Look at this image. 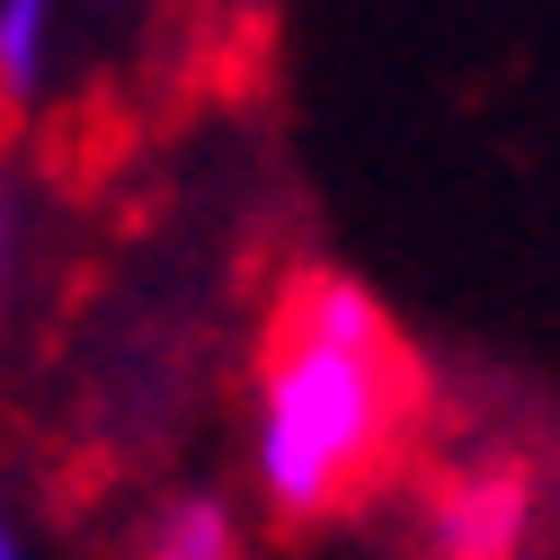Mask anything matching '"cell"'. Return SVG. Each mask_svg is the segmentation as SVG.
Here are the masks:
<instances>
[{"mask_svg":"<svg viewBox=\"0 0 560 560\" xmlns=\"http://www.w3.org/2000/svg\"><path fill=\"white\" fill-rule=\"evenodd\" d=\"M62 0H0V116H27L62 81Z\"/></svg>","mask_w":560,"mask_h":560,"instance_id":"cell-3","label":"cell"},{"mask_svg":"<svg viewBox=\"0 0 560 560\" xmlns=\"http://www.w3.org/2000/svg\"><path fill=\"white\" fill-rule=\"evenodd\" d=\"M409 428H418V365L383 294L338 267L285 276L258 320L241 400V463L258 508L303 534L338 525L392 480Z\"/></svg>","mask_w":560,"mask_h":560,"instance_id":"cell-1","label":"cell"},{"mask_svg":"<svg viewBox=\"0 0 560 560\" xmlns=\"http://www.w3.org/2000/svg\"><path fill=\"white\" fill-rule=\"evenodd\" d=\"M19 249H27V196H19V170L0 161V320L19 303Z\"/></svg>","mask_w":560,"mask_h":560,"instance_id":"cell-5","label":"cell"},{"mask_svg":"<svg viewBox=\"0 0 560 560\" xmlns=\"http://www.w3.org/2000/svg\"><path fill=\"white\" fill-rule=\"evenodd\" d=\"M542 480L525 454H454L418 489V560H534Z\"/></svg>","mask_w":560,"mask_h":560,"instance_id":"cell-2","label":"cell"},{"mask_svg":"<svg viewBox=\"0 0 560 560\" xmlns=\"http://www.w3.org/2000/svg\"><path fill=\"white\" fill-rule=\"evenodd\" d=\"M0 560H45V551H36V534H27V516L10 508V489H0Z\"/></svg>","mask_w":560,"mask_h":560,"instance_id":"cell-6","label":"cell"},{"mask_svg":"<svg viewBox=\"0 0 560 560\" xmlns=\"http://www.w3.org/2000/svg\"><path fill=\"white\" fill-rule=\"evenodd\" d=\"M133 560H249V551H241V516L214 489H187L133 534Z\"/></svg>","mask_w":560,"mask_h":560,"instance_id":"cell-4","label":"cell"}]
</instances>
